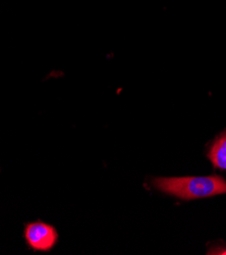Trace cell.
<instances>
[{"mask_svg": "<svg viewBox=\"0 0 226 255\" xmlns=\"http://www.w3.org/2000/svg\"><path fill=\"white\" fill-rule=\"evenodd\" d=\"M208 158L214 167L226 170V132L213 142L208 152Z\"/></svg>", "mask_w": 226, "mask_h": 255, "instance_id": "obj_3", "label": "cell"}, {"mask_svg": "<svg viewBox=\"0 0 226 255\" xmlns=\"http://www.w3.org/2000/svg\"><path fill=\"white\" fill-rule=\"evenodd\" d=\"M153 184L158 190L185 200L226 193V181L220 176L156 178Z\"/></svg>", "mask_w": 226, "mask_h": 255, "instance_id": "obj_1", "label": "cell"}, {"mask_svg": "<svg viewBox=\"0 0 226 255\" xmlns=\"http://www.w3.org/2000/svg\"><path fill=\"white\" fill-rule=\"evenodd\" d=\"M218 254H223V255H226V249L225 250H223V251H221L220 253H218Z\"/></svg>", "mask_w": 226, "mask_h": 255, "instance_id": "obj_4", "label": "cell"}, {"mask_svg": "<svg viewBox=\"0 0 226 255\" xmlns=\"http://www.w3.org/2000/svg\"><path fill=\"white\" fill-rule=\"evenodd\" d=\"M24 238L29 246L35 251L46 252L55 246L57 242V232L52 226L42 222H36L27 225L24 230Z\"/></svg>", "mask_w": 226, "mask_h": 255, "instance_id": "obj_2", "label": "cell"}]
</instances>
